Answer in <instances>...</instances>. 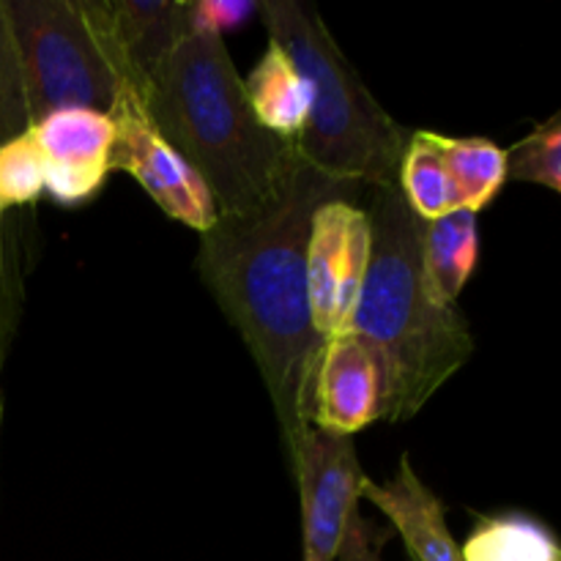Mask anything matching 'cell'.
Returning a JSON list of instances; mask_svg holds the SVG:
<instances>
[{"label":"cell","mask_w":561,"mask_h":561,"mask_svg":"<svg viewBox=\"0 0 561 561\" xmlns=\"http://www.w3.org/2000/svg\"><path fill=\"white\" fill-rule=\"evenodd\" d=\"M299 153V151H296ZM296 157L272 203L244 217H219L201 233L197 272L261 370L285 455L305 422V394L323 340L307 301V236L318 206L359 195Z\"/></svg>","instance_id":"6da1fadb"},{"label":"cell","mask_w":561,"mask_h":561,"mask_svg":"<svg viewBox=\"0 0 561 561\" xmlns=\"http://www.w3.org/2000/svg\"><path fill=\"white\" fill-rule=\"evenodd\" d=\"M164 140L201 173L219 217H244L277 197L296 162V142L263 129L219 36L190 33L142 93Z\"/></svg>","instance_id":"7a4b0ae2"},{"label":"cell","mask_w":561,"mask_h":561,"mask_svg":"<svg viewBox=\"0 0 561 561\" xmlns=\"http://www.w3.org/2000/svg\"><path fill=\"white\" fill-rule=\"evenodd\" d=\"M370 192V263L348 332L370 345L387 373V420L405 422L474 356V334L455 307L438 305L427 290L422 219L398 184Z\"/></svg>","instance_id":"3957f363"},{"label":"cell","mask_w":561,"mask_h":561,"mask_svg":"<svg viewBox=\"0 0 561 561\" xmlns=\"http://www.w3.org/2000/svg\"><path fill=\"white\" fill-rule=\"evenodd\" d=\"M257 14L312 85L310 121L296 140L299 157L327 179L362 190L398 184L409 131L376 102L323 16L301 0H257Z\"/></svg>","instance_id":"277c9868"},{"label":"cell","mask_w":561,"mask_h":561,"mask_svg":"<svg viewBox=\"0 0 561 561\" xmlns=\"http://www.w3.org/2000/svg\"><path fill=\"white\" fill-rule=\"evenodd\" d=\"M31 126L55 110L110 113L121 85L85 0H3Z\"/></svg>","instance_id":"5b68a950"},{"label":"cell","mask_w":561,"mask_h":561,"mask_svg":"<svg viewBox=\"0 0 561 561\" xmlns=\"http://www.w3.org/2000/svg\"><path fill=\"white\" fill-rule=\"evenodd\" d=\"M115 146L110 170L129 173L153 203L175 222L206 233L217 225L219 208L195 168L170 146L148 115L140 93L121 88L110 107Z\"/></svg>","instance_id":"8992f818"},{"label":"cell","mask_w":561,"mask_h":561,"mask_svg":"<svg viewBox=\"0 0 561 561\" xmlns=\"http://www.w3.org/2000/svg\"><path fill=\"white\" fill-rule=\"evenodd\" d=\"M301 502V561H337L340 546L359 515L365 469L354 438L301 427L288 455Z\"/></svg>","instance_id":"52a82bcc"},{"label":"cell","mask_w":561,"mask_h":561,"mask_svg":"<svg viewBox=\"0 0 561 561\" xmlns=\"http://www.w3.org/2000/svg\"><path fill=\"white\" fill-rule=\"evenodd\" d=\"M370 217L354 197L327 201L312 214L307 236V301L312 329L323 343L348 332L370 263Z\"/></svg>","instance_id":"ba28073f"},{"label":"cell","mask_w":561,"mask_h":561,"mask_svg":"<svg viewBox=\"0 0 561 561\" xmlns=\"http://www.w3.org/2000/svg\"><path fill=\"white\" fill-rule=\"evenodd\" d=\"M387 373L370 345L345 332L321 345L305 394V422L329 436L354 438L387 420Z\"/></svg>","instance_id":"9c48e42d"},{"label":"cell","mask_w":561,"mask_h":561,"mask_svg":"<svg viewBox=\"0 0 561 561\" xmlns=\"http://www.w3.org/2000/svg\"><path fill=\"white\" fill-rule=\"evenodd\" d=\"M121 85L146 93L170 53L190 36L184 0H85Z\"/></svg>","instance_id":"30bf717a"},{"label":"cell","mask_w":561,"mask_h":561,"mask_svg":"<svg viewBox=\"0 0 561 561\" xmlns=\"http://www.w3.org/2000/svg\"><path fill=\"white\" fill-rule=\"evenodd\" d=\"M44 162V192L55 203L80 206L107 184L115 124L110 113L88 107L55 110L31 126Z\"/></svg>","instance_id":"8fae6325"},{"label":"cell","mask_w":561,"mask_h":561,"mask_svg":"<svg viewBox=\"0 0 561 561\" xmlns=\"http://www.w3.org/2000/svg\"><path fill=\"white\" fill-rule=\"evenodd\" d=\"M362 499L392 524L411 561H463L460 546L449 535L444 504L420 480L409 458L398 463L389 480H362Z\"/></svg>","instance_id":"7c38bea8"},{"label":"cell","mask_w":561,"mask_h":561,"mask_svg":"<svg viewBox=\"0 0 561 561\" xmlns=\"http://www.w3.org/2000/svg\"><path fill=\"white\" fill-rule=\"evenodd\" d=\"M241 82L257 124L279 140H299L312 113V85L277 42L268 38L266 53Z\"/></svg>","instance_id":"4fadbf2b"},{"label":"cell","mask_w":561,"mask_h":561,"mask_svg":"<svg viewBox=\"0 0 561 561\" xmlns=\"http://www.w3.org/2000/svg\"><path fill=\"white\" fill-rule=\"evenodd\" d=\"M480 261V219L458 211L422 222V274L433 299L455 307Z\"/></svg>","instance_id":"5bb4252c"},{"label":"cell","mask_w":561,"mask_h":561,"mask_svg":"<svg viewBox=\"0 0 561 561\" xmlns=\"http://www.w3.org/2000/svg\"><path fill=\"white\" fill-rule=\"evenodd\" d=\"M398 190L422 222L458 211V195L444 162L442 131H409L398 168Z\"/></svg>","instance_id":"9a60e30c"},{"label":"cell","mask_w":561,"mask_h":561,"mask_svg":"<svg viewBox=\"0 0 561 561\" xmlns=\"http://www.w3.org/2000/svg\"><path fill=\"white\" fill-rule=\"evenodd\" d=\"M463 561H561V548L542 520L526 513H499L477 520L460 546Z\"/></svg>","instance_id":"2e32d148"},{"label":"cell","mask_w":561,"mask_h":561,"mask_svg":"<svg viewBox=\"0 0 561 561\" xmlns=\"http://www.w3.org/2000/svg\"><path fill=\"white\" fill-rule=\"evenodd\" d=\"M444 162L463 211L480 214L507 184V148L485 137L444 135Z\"/></svg>","instance_id":"e0dca14e"},{"label":"cell","mask_w":561,"mask_h":561,"mask_svg":"<svg viewBox=\"0 0 561 561\" xmlns=\"http://www.w3.org/2000/svg\"><path fill=\"white\" fill-rule=\"evenodd\" d=\"M507 181H524V184L561 192V113L535 126L518 146L510 148Z\"/></svg>","instance_id":"ac0fdd59"},{"label":"cell","mask_w":561,"mask_h":561,"mask_svg":"<svg viewBox=\"0 0 561 561\" xmlns=\"http://www.w3.org/2000/svg\"><path fill=\"white\" fill-rule=\"evenodd\" d=\"M44 192V162L33 129L0 146V225L11 208L36 203Z\"/></svg>","instance_id":"d6986e66"},{"label":"cell","mask_w":561,"mask_h":561,"mask_svg":"<svg viewBox=\"0 0 561 561\" xmlns=\"http://www.w3.org/2000/svg\"><path fill=\"white\" fill-rule=\"evenodd\" d=\"M27 129H31V113H27L25 85H22L9 14H5V3L0 0V146Z\"/></svg>","instance_id":"ffe728a7"},{"label":"cell","mask_w":561,"mask_h":561,"mask_svg":"<svg viewBox=\"0 0 561 561\" xmlns=\"http://www.w3.org/2000/svg\"><path fill=\"white\" fill-rule=\"evenodd\" d=\"M257 14V0H197L190 3V33L219 36Z\"/></svg>","instance_id":"44dd1931"},{"label":"cell","mask_w":561,"mask_h":561,"mask_svg":"<svg viewBox=\"0 0 561 561\" xmlns=\"http://www.w3.org/2000/svg\"><path fill=\"white\" fill-rule=\"evenodd\" d=\"M378 546H381V540L373 537L370 524H367L362 515H356L354 524H351L348 531H345L337 559L340 561H383L381 548Z\"/></svg>","instance_id":"7402d4cb"}]
</instances>
